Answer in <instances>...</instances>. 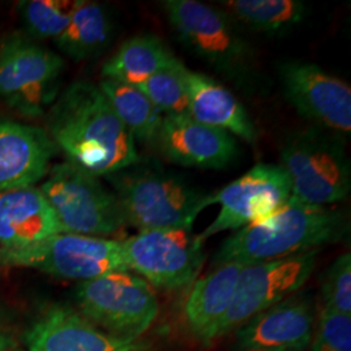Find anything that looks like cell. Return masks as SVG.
I'll return each mask as SVG.
<instances>
[{
	"label": "cell",
	"mask_w": 351,
	"mask_h": 351,
	"mask_svg": "<svg viewBox=\"0 0 351 351\" xmlns=\"http://www.w3.org/2000/svg\"><path fill=\"white\" fill-rule=\"evenodd\" d=\"M316 306L307 291L278 302L236 330L237 351H306L314 336Z\"/></svg>",
	"instance_id": "cell-14"
},
{
	"label": "cell",
	"mask_w": 351,
	"mask_h": 351,
	"mask_svg": "<svg viewBox=\"0 0 351 351\" xmlns=\"http://www.w3.org/2000/svg\"><path fill=\"white\" fill-rule=\"evenodd\" d=\"M56 151L45 129L0 119V193L34 186L49 173Z\"/></svg>",
	"instance_id": "cell-17"
},
{
	"label": "cell",
	"mask_w": 351,
	"mask_h": 351,
	"mask_svg": "<svg viewBox=\"0 0 351 351\" xmlns=\"http://www.w3.org/2000/svg\"><path fill=\"white\" fill-rule=\"evenodd\" d=\"M13 345H14V341H13L12 335L4 324L0 315V351H10Z\"/></svg>",
	"instance_id": "cell-29"
},
{
	"label": "cell",
	"mask_w": 351,
	"mask_h": 351,
	"mask_svg": "<svg viewBox=\"0 0 351 351\" xmlns=\"http://www.w3.org/2000/svg\"><path fill=\"white\" fill-rule=\"evenodd\" d=\"M112 36L111 17L99 3L78 0L63 34L55 39L58 47L77 62L106 50Z\"/></svg>",
	"instance_id": "cell-22"
},
{
	"label": "cell",
	"mask_w": 351,
	"mask_h": 351,
	"mask_svg": "<svg viewBox=\"0 0 351 351\" xmlns=\"http://www.w3.org/2000/svg\"><path fill=\"white\" fill-rule=\"evenodd\" d=\"M189 114L204 125L226 130L255 143L258 132L242 103L221 84L199 72L185 69Z\"/></svg>",
	"instance_id": "cell-19"
},
{
	"label": "cell",
	"mask_w": 351,
	"mask_h": 351,
	"mask_svg": "<svg viewBox=\"0 0 351 351\" xmlns=\"http://www.w3.org/2000/svg\"><path fill=\"white\" fill-rule=\"evenodd\" d=\"M221 4L241 24L271 36L285 33L306 14V4L298 0H226Z\"/></svg>",
	"instance_id": "cell-24"
},
{
	"label": "cell",
	"mask_w": 351,
	"mask_h": 351,
	"mask_svg": "<svg viewBox=\"0 0 351 351\" xmlns=\"http://www.w3.org/2000/svg\"><path fill=\"white\" fill-rule=\"evenodd\" d=\"M26 351H149L143 339H124L101 330L77 310L52 304L26 332Z\"/></svg>",
	"instance_id": "cell-15"
},
{
	"label": "cell",
	"mask_w": 351,
	"mask_h": 351,
	"mask_svg": "<svg viewBox=\"0 0 351 351\" xmlns=\"http://www.w3.org/2000/svg\"><path fill=\"white\" fill-rule=\"evenodd\" d=\"M310 351H351V315L322 308Z\"/></svg>",
	"instance_id": "cell-28"
},
{
	"label": "cell",
	"mask_w": 351,
	"mask_h": 351,
	"mask_svg": "<svg viewBox=\"0 0 351 351\" xmlns=\"http://www.w3.org/2000/svg\"><path fill=\"white\" fill-rule=\"evenodd\" d=\"M323 307L351 315V255L345 252L329 265L322 280Z\"/></svg>",
	"instance_id": "cell-27"
},
{
	"label": "cell",
	"mask_w": 351,
	"mask_h": 351,
	"mask_svg": "<svg viewBox=\"0 0 351 351\" xmlns=\"http://www.w3.org/2000/svg\"><path fill=\"white\" fill-rule=\"evenodd\" d=\"M280 80L289 103L303 119L336 133H350L351 88L313 63L281 65Z\"/></svg>",
	"instance_id": "cell-13"
},
{
	"label": "cell",
	"mask_w": 351,
	"mask_h": 351,
	"mask_svg": "<svg viewBox=\"0 0 351 351\" xmlns=\"http://www.w3.org/2000/svg\"><path fill=\"white\" fill-rule=\"evenodd\" d=\"M319 250L300 255L245 264L226 316L213 328L203 343L226 337L251 317L300 291L313 275Z\"/></svg>",
	"instance_id": "cell-10"
},
{
	"label": "cell",
	"mask_w": 351,
	"mask_h": 351,
	"mask_svg": "<svg viewBox=\"0 0 351 351\" xmlns=\"http://www.w3.org/2000/svg\"><path fill=\"white\" fill-rule=\"evenodd\" d=\"M291 195L287 172L278 164H258L213 195L207 207L219 204L220 213L201 234L204 242L217 233L239 230L275 213Z\"/></svg>",
	"instance_id": "cell-12"
},
{
	"label": "cell",
	"mask_w": 351,
	"mask_h": 351,
	"mask_svg": "<svg viewBox=\"0 0 351 351\" xmlns=\"http://www.w3.org/2000/svg\"><path fill=\"white\" fill-rule=\"evenodd\" d=\"M78 313L94 326L124 339H139L159 315L155 289L141 276L111 272L75 287Z\"/></svg>",
	"instance_id": "cell-7"
},
{
	"label": "cell",
	"mask_w": 351,
	"mask_h": 351,
	"mask_svg": "<svg viewBox=\"0 0 351 351\" xmlns=\"http://www.w3.org/2000/svg\"><path fill=\"white\" fill-rule=\"evenodd\" d=\"M46 124L58 150L94 175H112L141 162L133 136L99 86L88 81H75L59 94Z\"/></svg>",
	"instance_id": "cell-1"
},
{
	"label": "cell",
	"mask_w": 351,
	"mask_h": 351,
	"mask_svg": "<svg viewBox=\"0 0 351 351\" xmlns=\"http://www.w3.org/2000/svg\"><path fill=\"white\" fill-rule=\"evenodd\" d=\"M78 0H26L17 8L29 36L58 39L71 21Z\"/></svg>",
	"instance_id": "cell-26"
},
{
	"label": "cell",
	"mask_w": 351,
	"mask_h": 351,
	"mask_svg": "<svg viewBox=\"0 0 351 351\" xmlns=\"http://www.w3.org/2000/svg\"><path fill=\"white\" fill-rule=\"evenodd\" d=\"M243 265L236 262L217 264L211 272L191 284L184 303V317L190 332L201 342L229 310Z\"/></svg>",
	"instance_id": "cell-20"
},
{
	"label": "cell",
	"mask_w": 351,
	"mask_h": 351,
	"mask_svg": "<svg viewBox=\"0 0 351 351\" xmlns=\"http://www.w3.org/2000/svg\"><path fill=\"white\" fill-rule=\"evenodd\" d=\"M129 271L152 288L178 290L190 287L206 262L204 241L193 229H155L121 241Z\"/></svg>",
	"instance_id": "cell-11"
},
{
	"label": "cell",
	"mask_w": 351,
	"mask_h": 351,
	"mask_svg": "<svg viewBox=\"0 0 351 351\" xmlns=\"http://www.w3.org/2000/svg\"><path fill=\"white\" fill-rule=\"evenodd\" d=\"M99 88L134 141L155 146L164 114L136 86L101 78Z\"/></svg>",
	"instance_id": "cell-23"
},
{
	"label": "cell",
	"mask_w": 351,
	"mask_h": 351,
	"mask_svg": "<svg viewBox=\"0 0 351 351\" xmlns=\"http://www.w3.org/2000/svg\"><path fill=\"white\" fill-rule=\"evenodd\" d=\"M175 59L162 39L155 36H137L125 40L103 64L101 75L138 88Z\"/></svg>",
	"instance_id": "cell-21"
},
{
	"label": "cell",
	"mask_w": 351,
	"mask_h": 351,
	"mask_svg": "<svg viewBox=\"0 0 351 351\" xmlns=\"http://www.w3.org/2000/svg\"><path fill=\"white\" fill-rule=\"evenodd\" d=\"M117 197L126 226L138 232L193 229L207 208L208 195L177 176L138 163L106 176Z\"/></svg>",
	"instance_id": "cell-3"
},
{
	"label": "cell",
	"mask_w": 351,
	"mask_h": 351,
	"mask_svg": "<svg viewBox=\"0 0 351 351\" xmlns=\"http://www.w3.org/2000/svg\"><path fill=\"white\" fill-rule=\"evenodd\" d=\"M185 69L186 66L176 58L138 86L164 116L189 114Z\"/></svg>",
	"instance_id": "cell-25"
},
{
	"label": "cell",
	"mask_w": 351,
	"mask_h": 351,
	"mask_svg": "<svg viewBox=\"0 0 351 351\" xmlns=\"http://www.w3.org/2000/svg\"><path fill=\"white\" fill-rule=\"evenodd\" d=\"M155 146L169 163L204 169L226 168L239 155L232 134L198 123L190 114L164 116Z\"/></svg>",
	"instance_id": "cell-16"
},
{
	"label": "cell",
	"mask_w": 351,
	"mask_h": 351,
	"mask_svg": "<svg viewBox=\"0 0 351 351\" xmlns=\"http://www.w3.org/2000/svg\"><path fill=\"white\" fill-rule=\"evenodd\" d=\"M63 71L59 55L21 33L0 42V99L21 116L46 113L59 97Z\"/></svg>",
	"instance_id": "cell-9"
},
{
	"label": "cell",
	"mask_w": 351,
	"mask_h": 351,
	"mask_svg": "<svg viewBox=\"0 0 351 351\" xmlns=\"http://www.w3.org/2000/svg\"><path fill=\"white\" fill-rule=\"evenodd\" d=\"M39 190L65 233L106 239L126 226L114 193L69 160L52 165Z\"/></svg>",
	"instance_id": "cell-6"
},
{
	"label": "cell",
	"mask_w": 351,
	"mask_h": 351,
	"mask_svg": "<svg viewBox=\"0 0 351 351\" xmlns=\"http://www.w3.org/2000/svg\"><path fill=\"white\" fill-rule=\"evenodd\" d=\"M167 19L180 40L239 86L256 81V60L228 13L197 0H165Z\"/></svg>",
	"instance_id": "cell-5"
},
{
	"label": "cell",
	"mask_w": 351,
	"mask_h": 351,
	"mask_svg": "<svg viewBox=\"0 0 351 351\" xmlns=\"http://www.w3.org/2000/svg\"><path fill=\"white\" fill-rule=\"evenodd\" d=\"M349 229L345 213L290 195L275 213L224 239L213 255V265L268 262L319 250L346 239Z\"/></svg>",
	"instance_id": "cell-2"
},
{
	"label": "cell",
	"mask_w": 351,
	"mask_h": 351,
	"mask_svg": "<svg viewBox=\"0 0 351 351\" xmlns=\"http://www.w3.org/2000/svg\"><path fill=\"white\" fill-rule=\"evenodd\" d=\"M0 267L30 268L80 282L129 271L121 241L73 233L52 234L21 247H0Z\"/></svg>",
	"instance_id": "cell-8"
},
{
	"label": "cell",
	"mask_w": 351,
	"mask_h": 351,
	"mask_svg": "<svg viewBox=\"0 0 351 351\" xmlns=\"http://www.w3.org/2000/svg\"><path fill=\"white\" fill-rule=\"evenodd\" d=\"M65 233L39 188L0 193V245L21 247L52 234Z\"/></svg>",
	"instance_id": "cell-18"
},
{
	"label": "cell",
	"mask_w": 351,
	"mask_h": 351,
	"mask_svg": "<svg viewBox=\"0 0 351 351\" xmlns=\"http://www.w3.org/2000/svg\"><path fill=\"white\" fill-rule=\"evenodd\" d=\"M280 160L298 201L328 207L350 193V159L336 132L311 125L291 133L282 142Z\"/></svg>",
	"instance_id": "cell-4"
}]
</instances>
